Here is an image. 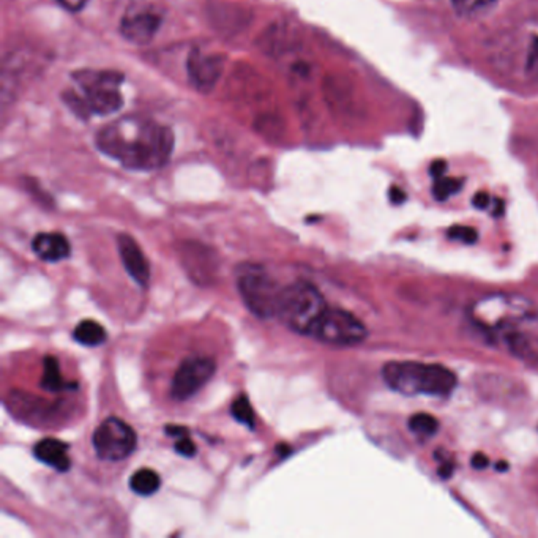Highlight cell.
I'll use <instances>...</instances> for the list:
<instances>
[{
	"label": "cell",
	"instance_id": "cell-22",
	"mask_svg": "<svg viewBox=\"0 0 538 538\" xmlns=\"http://www.w3.org/2000/svg\"><path fill=\"white\" fill-rule=\"evenodd\" d=\"M463 187V181H459L457 177H439L435 178L433 185V196L438 201H447L448 197H452L458 193Z\"/></svg>",
	"mask_w": 538,
	"mask_h": 538
},
{
	"label": "cell",
	"instance_id": "cell-8",
	"mask_svg": "<svg viewBox=\"0 0 538 538\" xmlns=\"http://www.w3.org/2000/svg\"><path fill=\"white\" fill-rule=\"evenodd\" d=\"M92 444L100 459L117 463L134 452L138 435L126 421L117 417H107L95 430Z\"/></svg>",
	"mask_w": 538,
	"mask_h": 538
},
{
	"label": "cell",
	"instance_id": "cell-3",
	"mask_svg": "<svg viewBox=\"0 0 538 538\" xmlns=\"http://www.w3.org/2000/svg\"><path fill=\"white\" fill-rule=\"evenodd\" d=\"M382 377L390 388L407 396H448L458 382L453 371L442 365L420 362H390Z\"/></svg>",
	"mask_w": 538,
	"mask_h": 538
},
{
	"label": "cell",
	"instance_id": "cell-4",
	"mask_svg": "<svg viewBox=\"0 0 538 538\" xmlns=\"http://www.w3.org/2000/svg\"><path fill=\"white\" fill-rule=\"evenodd\" d=\"M471 321L485 332H511L537 317L535 305L520 294L496 292L469 306Z\"/></svg>",
	"mask_w": 538,
	"mask_h": 538
},
{
	"label": "cell",
	"instance_id": "cell-9",
	"mask_svg": "<svg viewBox=\"0 0 538 538\" xmlns=\"http://www.w3.org/2000/svg\"><path fill=\"white\" fill-rule=\"evenodd\" d=\"M216 373V363L210 357H191L177 368L171 383V396L176 401H187L195 396Z\"/></svg>",
	"mask_w": 538,
	"mask_h": 538
},
{
	"label": "cell",
	"instance_id": "cell-18",
	"mask_svg": "<svg viewBox=\"0 0 538 538\" xmlns=\"http://www.w3.org/2000/svg\"><path fill=\"white\" fill-rule=\"evenodd\" d=\"M162 478L152 469H139L130 478V488L139 496H152L159 490Z\"/></svg>",
	"mask_w": 538,
	"mask_h": 538
},
{
	"label": "cell",
	"instance_id": "cell-28",
	"mask_svg": "<svg viewBox=\"0 0 538 538\" xmlns=\"http://www.w3.org/2000/svg\"><path fill=\"white\" fill-rule=\"evenodd\" d=\"M164 433L169 435V438H174V439H181L183 438V435H188V430L185 426H181V425H168L166 426Z\"/></svg>",
	"mask_w": 538,
	"mask_h": 538
},
{
	"label": "cell",
	"instance_id": "cell-29",
	"mask_svg": "<svg viewBox=\"0 0 538 538\" xmlns=\"http://www.w3.org/2000/svg\"><path fill=\"white\" fill-rule=\"evenodd\" d=\"M445 169H447V163L444 162V159H435V162L431 164L430 172L434 178H439L444 176Z\"/></svg>",
	"mask_w": 538,
	"mask_h": 538
},
{
	"label": "cell",
	"instance_id": "cell-5",
	"mask_svg": "<svg viewBox=\"0 0 538 538\" xmlns=\"http://www.w3.org/2000/svg\"><path fill=\"white\" fill-rule=\"evenodd\" d=\"M329 308L322 292L310 281L298 280L281 291L277 317L298 335L311 336L313 330Z\"/></svg>",
	"mask_w": 538,
	"mask_h": 538
},
{
	"label": "cell",
	"instance_id": "cell-24",
	"mask_svg": "<svg viewBox=\"0 0 538 538\" xmlns=\"http://www.w3.org/2000/svg\"><path fill=\"white\" fill-rule=\"evenodd\" d=\"M526 65H527V72L530 74L538 76V35H534L532 41H530Z\"/></svg>",
	"mask_w": 538,
	"mask_h": 538
},
{
	"label": "cell",
	"instance_id": "cell-14",
	"mask_svg": "<svg viewBox=\"0 0 538 538\" xmlns=\"http://www.w3.org/2000/svg\"><path fill=\"white\" fill-rule=\"evenodd\" d=\"M34 454L43 464L54 467L59 472H67L72 466L68 457V445L65 442L54 438L41 439L34 448Z\"/></svg>",
	"mask_w": 538,
	"mask_h": 538
},
{
	"label": "cell",
	"instance_id": "cell-25",
	"mask_svg": "<svg viewBox=\"0 0 538 538\" xmlns=\"http://www.w3.org/2000/svg\"><path fill=\"white\" fill-rule=\"evenodd\" d=\"M174 448L178 454H182L185 458H191L196 454V445L195 442L190 439V435H183V438L177 439Z\"/></svg>",
	"mask_w": 538,
	"mask_h": 538
},
{
	"label": "cell",
	"instance_id": "cell-15",
	"mask_svg": "<svg viewBox=\"0 0 538 538\" xmlns=\"http://www.w3.org/2000/svg\"><path fill=\"white\" fill-rule=\"evenodd\" d=\"M505 343L513 355L524 362L538 363V336L520 329L505 333Z\"/></svg>",
	"mask_w": 538,
	"mask_h": 538
},
{
	"label": "cell",
	"instance_id": "cell-27",
	"mask_svg": "<svg viewBox=\"0 0 538 538\" xmlns=\"http://www.w3.org/2000/svg\"><path fill=\"white\" fill-rule=\"evenodd\" d=\"M490 202H491V197L488 193H485V191H480V193H477L475 196H473L472 199V204L473 207H477L480 210H485L490 207Z\"/></svg>",
	"mask_w": 538,
	"mask_h": 538
},
{
	"label": "cell",
	"instance_id": "cell-12",
	"mask_svg": "<svg viewBox=\"0 0 538 538\" xmlns=\"http://www.w3.org/2000/svg\"><path fill=\"white\" fill-rule=\"evenodd\" d=\"M188 72L191 81L201 91L212 88L221 73V62L216 55L202 54L199 51H195L188 59Z\"/></svg>",
	"mask_w": 538,
	"mask_h": 538
},
{
	"label": "cell",
	"instance_id": "cell-1",
	"mask_svg": "<svg viewBox=\"0 0 538 538\" xmlns=\"http://www.w3.org/2000/svg\"><path fill=\"white\" fill-rule=\"evenodd\" d=\"M95 140L101 153L133 171L163 168L174 150L171 128L143 115H126L111 122L101 128Z\"/></svg>",
	"mask_w": 538,
	"mask_h": 538
},
{
	"label": "cell",
	"instance_id": "cell-10",
	"mask_svg": "<svg viewBox=\"0 0 538 538\" xmlns=\"http://www.w3.org/2000/svg\"><path fill=\"white\" fill-rule=\"evenodd\" d=\"M163 22V13L155 5H133L122 18L120 30L128 41L145 44L153 40Z\"/></svg>",
	"mask_w": 538,
	"mask_h": 538
},
{
	"label": "cell",
	"instance_id": "cell-30",
	"mask_svg": "<svg viewBox=\"0 0 538 538\" xmlns=\"http://www.w3.org/2000/svg\"><path fill=\"white\" fill-rule=\"evenodd\" d=\"M390 199H392V202H395V204H401V202H405V199H406V195H405V191H402L401 188H396V187H393L392 190H390Z\"/></svg>",
	"mask_w": 538,
	"mask_h": 538
},
{
	"label": "cell",
	"instance_id": "cell-17",
	"mask_svg": "<svg viewBox=\"0 0 538 538\" xmlns=\"http://www.w3.org/2000/svg\"><path fill=\"white\" fill-rule=\"evenodd\" d=\"M40 387L51 393H59L67 388V382L60 374V367H59V362H57V358L49 357V355L44 357Z\"/></svg>",
	"mask_w": 538,
	"mask_h": 538
},
{
	"label": "cell",
	"instance_id": "cell-19",
	"mask_svg": "<svg viewBox=\"0 0 538 538\" xmlns=\"http://www.w3.org/2000/svg\"><path fill=\"white\" fill-rule=\"evenodd\" d=\"M499 0H450L454 13L463 18H475L490 11Z\"/></svg>",
	"mask_w": 538,
	"mask_h": 538
},
{
	"label": "cell",
	"instance_id": "cell-16",
	"mask_svg": "<svg viewBox=\"0 0 538 538\" xmlns=\"http://www.w3.org/2000/svg\"><path fill=\"white\" fill-rule=\"evenodd\" d=\"M106 336L105 327L92 319L81 321L73 332V338L86 348H97L106 341Z\"/></svg>",
	"mask_w": 538,
	"mask_h": 538
},
{
	"label": "cell",
	"instance_id": "cell-6",
	"mask_svg": "<svg viewBox=\"0 0 538 538\" xmlns=\"http://www.w3.org/2000/svg\"><path fill=\"white\" fill-rule=\"evenodd\" d=\"M237 289L247 308L261 319L277 317L283 286L258 264H243L237 273Z\"/></svg>",
	"mask_w": 538,
	"mask_h": 538
},
{
	"label": "cell",
	"instance_id": "cell-7",
	"mask_svg": "<svg viewBox=\"0 0 538 538\" xmlns=\"http://www.w3.org/2000/svg\"><path fill=\"white\" fill-rule=\"evenodd\" d=\"M368 336L367 327L352 313L336 306H329L317 322L311 338L321 343L338 346V348H350L365 341Z\"/></svg>",
	"mask_w": 538,
	"mask_h": 538
},
{
	"label": "cell",
	"instance_id": "cell-26",
	"mask_svg": "<svg viewBox=\"0 0 538 538\" xmlns=\"http://www.w3.org/2000/svg\"><path fill=\"white\" fill-rule=\"evenodd\" d=\"M55 2L62 5L63 8H67L68 11H79L84 8L88 0H55Z\"/></svg>",
	"mask_w": 538,
	"mask_h": 538
},
{
	"label": "cell",
	"instance_id": "cell-13",
	"mask_svg": "<svg viewBox=\"0 0 538 538\" xmlns=\"http://www.w3.org/2000/svg\"><path fill=\"white\" fill-rule=\"evenodd\" d=\"M35 254L41 261L59 262L67 259L72 253V245L65 235L60 232H40L32 242Z\"/></svg>",
	"mask_w": 538,
	"mask_h": 538
},
{
	"label": "cell",
	"instance_id": "cell-21",
	"mask_svg": "<svg viewBox=\"0 0 538 538\" xmlns=\"http://www.w3.org/2000/svg\"><path fill=\"white\" fill-rule=\"evenodd\" d=\"M230 414H232V417L239 421V424L251 428V430L254 428L256 425L254 411L247 395L237 396L232 402V406H230Z\"/></svg>",
	"mask_w": 538,
	"mask_h": 538
},
{
	"label": "cell",
	"instance_id": "cell-23",
	"mask_svg": "<svg viewBox=\"0 0 538 538\" xmlns=\"http://www.w3.org/2000/svg\"><path fill=\"white\" fill-rule=\"evenodd\" d=\"M448 237L464 243H472L477 240V232L475 229H472L469 226H453L450 230H448Z\"/></svg>",
	"mask_w": 538,
	"mask_h": 538
},
{
	"label": "cell",
	"instance_id": "cell-11",
	"mask_svg": "<svg viewBox=\"0 0 538 538\" xmlns=\"http://www.w3.org/2000/svg\"><path fill=\"white\" fill-rule=\"evenodd\" d=\"M119 254L126 273L140 287H147L150 283V265L138 242L130 234H120L117 237Z\"/></svg>",
	"mask_w": 538,
	"mask_h": 538
},
{
	"label": "cell",
	"instance_id": "cell-2",
	"mask_svg": "<svg viewBox=\"0 0 538 538\" xmlns=\"http://www.w3.org/2000/svg\"><path fill=\"white\" fill-rule=\"evenodd\" d=\"M73 88L63 95L67 105L79 115H107L124 105L120 92L124 76L106 70H79L73 73Z\"/></svg>",
	"mask_w": 538,
	"mask_h": 538
},
{
	"label": "cell",
	"instance_id": "cell-20",
	"mask_svg": "<svg viewBox=\"0 0 538 538\" xmlns=\"http://www.w3.org/2000/svg\"><path fill=\"white\" fill-rule=\"evenodd\" d=\"M409 428L414 434H417L419 438H431L439 430V424L433 415L430 414H415L409 420Z\"/></svg>",
	"mask_w": 538,
	"mask_h": 538
},
{
	"label": "cell",
	"instance_id": "cell-31",
	"mask_svg": "<svg viewBox=\"0 0 538 538\" xmlns=\"http://www.w3.org/2000/svg\"><path fill=\"white\" fill-rule=\"evenodd\" d=\"M472 466H475V467H478V469H482V467L488 466V458H485L483 454H475V457H473V459H472Z\"/></svg>",
	"mask_w": 538,
	"mask_h": 538
}]
</instances>
